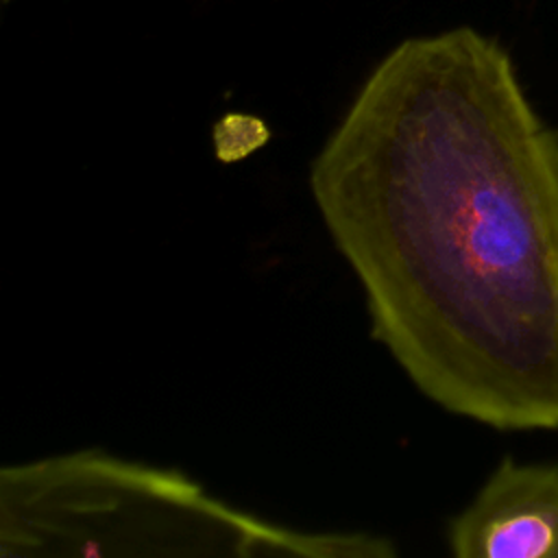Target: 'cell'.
Returning a JSON list of instances; mask_svg holds the SVG:
<instances>
[{"mask_svg": "<svg viewBox=\"0 0 558 558\" xmlns=\"http://www.w3.org/2000/svg\"><path fill=\"white\" fill-rule=\"evenodd\" d=\"M371 336L442 410L558 429V133L471 26L395 46L310 168Z\"/></svg>", "mask_w": 558, "mask_h": 558, "instance_id": "1", "label": "cell"}, {"mask_svg": "<svg viewBox=\"0 0 558 558\" xmlns=\"http://www.w3.org/2000/svg\"><path fill=\"white\" fill-rule=\"evenodd\" d=\"M368 532H303L172 469L83 449L0 469V556L392 558Z\"/></svg>", "mask_w": 558, "mask_h": 558, "instance_id": "2", "label": "cell"}, {"mask_svg": "<svg viewBox=\"0 0 558 558\" xmlns=\"http://www.w3.org/2000/svg\"><path fill=\"white\" fill-rule=\"evenodd\" d=\"M458 558H558V466L504 458L447 527Z\"/></svg>", "mask_w": 558, "mask_h": 558, "instance_id": "3", "label": "cell"}, {"mask_svg": "<svg viewBox=\"0 0 558 558\" xmlns=\"http://www.w3.org/2000/svg\"><path fill=\"white\" fill-rule=\"evenodd\" d=\"M216 155L220 161H240L257 150L268 140L264 122L244 116H227L216 124L214 131Z\"/></svg>", "mask_w": 558, "mask_h": 558, "instance_id": "4", "label": "cell"}]
</instances>
